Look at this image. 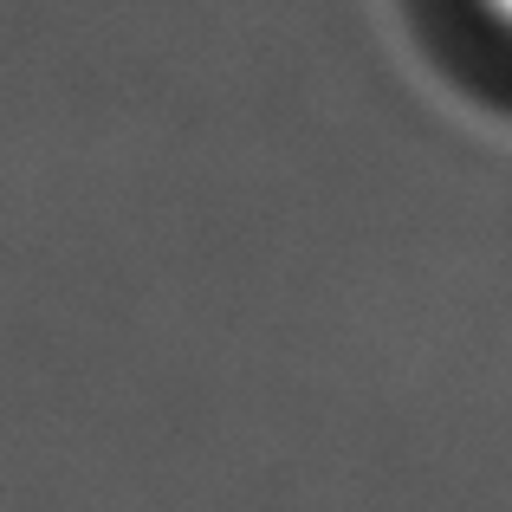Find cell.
I'll return each mask as SVG.
<instances>
[{
    "mask_svg": "<svg viewBox=\"0 0 512 512\" xmlns=\"http://www.w3.org/2000/svg\"><path fill=\"white\" fill-rule=\"evenodd\" d=\"M480 7H487V13H493V20H500V26H506V33H512V0H480Z\"/></svg>",
    "mask_w": 512,
    "mask_h": 512,
    "instance_id": "obj_1",
    "label": "cell"
}]
</instances>
